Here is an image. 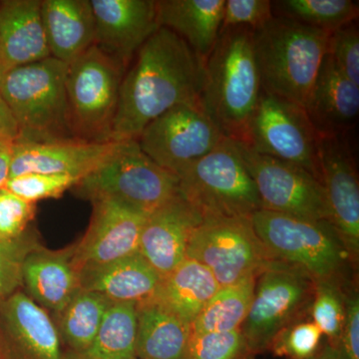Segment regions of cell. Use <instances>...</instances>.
I'll return each instance as SVG.
<instances>
[{
  "mask_svg": "<svg viewBox=\"0 0 359 359\" xmlns=\"http://www.w3.org/2000/svg\"><path fill=\"white\" fill-rule=\"evenodd\" d=\"M80 289L104 295L113 304H140L154 295L161 276L140 254L80 269Z\"/></svg>",
  "mask_w": 359,
  "mask_h": 359,
  "instance_id": "cb8c5ba5",
  "label": "cell"
},
{
  "mask_svg": "<svg viewBox=\"0 0 359 359\" xmlns=\"http://www.w3.org/2000/svg\"><path fill=\"white\" fill-rule=\"evenodd\" d=\"M219 287L207 266L186 257L171 273L161 278L150 299L187 325H192Z\"/></svg>",
  "mask_w": 359,
  "mask_h": 359,
  "instance_id": "484cf974",
  "label": "cell"
},
{
  "mask_svg": "<svg viewBox=\"0 0 359 359\" xmlns=\"http://www.w3.org/2000/svg\"><path fill=\"white\" fill-rule=\"evenodd\" d=\"M39 243L33 231L13 242L0 241V299L22 287V264L30 250Z\"/></svg>",
  "mask_w": 359,
  "mask_h": 359,
  "instance_id": "d590c367",
  "label": "cell"
},
{
  "mask_svg": "<svg viewBox=\"0 0 359 359\" xmlns=\"http://www.w3.org/2000/svg\"><path fill=\"white\" fill-rule=\"evenodd\" d=\"M269 0H226L222 30L231 27H249L255 30L273 18Z\"/></svg>",
  "mask_w": 359,
  "mask_h": 359,
  "instance_id": "f35d334b",
  "label": "cell"
},
{
  "mask_svg": "<svg viewBox=\"0 0 359 359\" xmlns=\"http://www.w3.org/2000/svg\"><path fill=\"white\" fill-rule=\"evenodd\" d=\"M72 189L82 199L110 198L149 215L179 195V179L131 140L121 142L109 159Z\"/></svg>",
  "mask_w": 359,
  "mask_h": 359,
  "instance_id": "8992f818",
  "label": "cell"
},
{
  "mask_svg": "<svg viewBox=\"0 0 359 359\" xmlns=\"http://www.w3.org/2000/svg\"><path fill=\"white\" fill-rule=\"evenodd\" d=\"M41 18L51 57L69 65L95 45L90 0H41Z\"/></svg>",
  "mask_w": 359,
  "mask_h": 359,
  "instance_id": "603a6c76",
  "label": "cell"
},
{
  "mask_svg": "<svg viewBox=\"0 0 359 359\" xmlns=\"http://www.w3.org/2000/svg\"><path fill=\"white\" fill-rule=\"evenodd\" d=\"M179 194L204 217L250 218L262 210L256 184L230 139L178 176Z\"/></svg>",
  "mask_w": 359,
  "mask_h": 359,
  "instance_id": "52a82bcc",
  "label": "cell"
},
{
  "mask_svg": "<svg viewBox=\"0 0 359 359\" xmlns=\"http://www.w3.org/2000/svg\"><path fill=\"white\" fill-rule=\"evenodd\" d=\"M121 142H91L77 138L13 142L11 177L25 174L68 175L81 180L103 165Z\"/></svg>",
  "mask_w": 359,
  "mask_h": 359,
  "instance_id": "e0dca14e",
  "label": "cell"
},
{
  "mask_svg": "<svg viewBox=\"0 0 359 359\" xmlns=\"http://www.w3.org/2000/svg\"><path fill=\"white\" fill-rule=\"evenodd\" d=\"M41 0L0 1V60L8 71L50 57Z\"/></svg>",
  "mask_w": 359,
  "mask_h": 359,
  "instance_id": "7402d4cb",
  "label": "cell"
},
{
  "mask_svg": "<svg viewBox=\"0 0 359 359\" xmlns=\"http://www.w3.org/2000/svg\"><path fill=\"white\" fill-rule=\"evenodd\" d=\"M309 359H340L337 347L330 346L328 342L321 344L316 353Z\"/></svg>",
  "mask_w": 359,
  "mask_h": 359,
  "instance_id": "7bdbcfd3",
  "label": "cell"
},
{
  "mask_svg": "<svg viewBox=\"0 0 359 359\" xmlns=\"http://www.w3.org/2000/svg\"><path fill=\"white\" fill-rule=\"evenodd\" d=\"M124 74L95 45L68 65L65 88L73 138L111 142Z\"/></svg>",
  "mask_w": 359,
  "mask_h": 359,
  "instance_id": "ba28073f",
  "label": "cell"
},
{
  "mask_svg": "<svg viewBox=\"0 0 359 359\" xmlns=\"http://www.w3.org/2000/svg\"><path fill=\"white\" fill-rule=\"evenodd\" d=\"M187 257L207 266L221 287L259 276L276 262L245 217H204Z\"/></svg>",
  "mask_w": 359,
  "mask_h": 359,
  "instance_id": "9c48e42d",
  "label": "cell"
},
{
  "mask_svg": "<svg viewBox=\"0 0 359 359\" xmlns=\"http://www.w3.org/2000/svg\"><path fill=\"white\" fill-rule=\"evenodd\" d=\"M79 181L68 175L25 174L9 178L4 188L26 202L36 204L41 200L58 199Z\"/></svg>",
  "mask_w": 359,
  "mask_h": 359,
  "instance_id": "836d02e7",
  "label": "cell"
},
{
  "mask_svg": "<svg viewBox=\"0 0 359 359\" xmlns=\"http://www.w3.org/2000/svg\"><path fill=\"white\" fill-rule=\"evenodd\" d=\"M20 137V128L13 113L0 95V141L16 140Z\"/></svg>",
  "mask_w": 359,
  "mask_h": 359,
  "instance_id": "60d3db41",
  "label": "cell"
},
{
  "mask_svg": "<svg viewBox=\"0 0 359 359\" xmlns=\"http://www.w3.org/2000/svg\"><path fill=\"white\" fill-rule=\"evenodd\" d=\"M137 359H186L191 325L152 299L137 304Z\"/></svg>",
  "mask_w": 359,
  "mask_h": 359,
  "instance_id": "4316f807",
  "label": "cell"
},
{
  "mask_svg": "<svg viewBox=\"0 0 359 359\" xmlns=\"http://www.w3.org/2000/svg\"><path fill=\"white\" fill-rule=\"evenodd\" d=\"M93 205L88 229L72 245L77 271L102 266L138 254L147 214L121 201L102 198Z\"/></svg>",
  "mask_w": 359,
  "mask_h": 359,
  "instance_id": "9a60e30c",
  "label": "cell"
},
{
  "mask_svg": "<svg viewBox=\"0 0 359 359\" xmlns=\"http://www.w3.org/2000/svg\"><path fill=\"white\" fill-rule=\"evenodd\" d=\"M0 359H4V351H2L1 335H0Z\"/></svg>",
  "mask_w": 359,
  "mask_h": 359,
  "instance_id": "f6af8a7d",
  "label": "cell"
},
{
  "mask_svg": "<svg viewBox=\"0 0 359 359\" xmlns=\"http://www.w3.org/2000/svg\"><path fill=\"white\" fill-rule=\"evenodd\" d=\"M224 139L200 103H187L151 122L136 141L158 166L178 177Z\"/></svg>",
  "mask_w": 359,
  "mask_h": 359,
  "instance_id": "4fadbf2b",
  "label": "cell"
},
{
  "mask_svg": "<svg viewBox=\"0 0 359 359\" xmlns=\"http://www.w3.org/2000/svg\"><path fill=\"white\" fill-rule=\"evenodd\" d=\"M242 330L191 334L186 359H256Z\"/></svg>",
  "mask_w": 359,
  "mask_h": 359,
  "instance_id": "d6a6232c",
  "label": "cell"
},
{
  "mask_svg": "<svg viewBox=\"0 0 359 359\" xmlns=\"http://www.w3.org/2000/svg\"><path fill=\"white\" fill-rule=\"evenodd\" d=\"M346 292V320L337 351L340 359H359V295L354 285L344 287Z\"/></svg>",
  "mask_w": 359,
  "mask_h": 359,
  "instance_id": "ab89813d",
  "label": "cell"
},
{
  "mask_svg": "<svg viewBox=\"0 0 359 359\" xmlns=\"http://www.w3.org/2000/svg\"><path fill=\"white\" fill-rule=\"evenodd\" d=\"M243 143L257 153L304 168L321 182L318 134L297 104L262 91Z\"/></svg>",
  "mask_w": 359,
  "mask_h": 359,
  "instance_id": "7c38bea8",
  "label": "cell"
},
{
  "mask_svg": "<svg viewBox=\"0 0 359 359\" xmlns=\"http://www.w3.org/2000/svg\"><path fill=\"white\" fill-rule=\"evenodd\" d=\"M226 0H157L160 27L181 37L201 57L207 59L218 39Z\"/></svg>",
  "mask_w": 359,
  "mask_h": 359,
  "instance_id": "d4e9b609",
  "label": "cell"
},
{
  "mask_svg": "<svg viewBox=\"0 0 359 359\" xmlns=\"http://www.w3.org/2000/svg\"><path fill=\"white\" fill-rule=\"evenodd\" d=\"M316 156L330 212L328 222L355 266L359 256L358 175L346 134L318 135Z\"/></svg>",
  "mask_w": 359,
  "mask_h": 359,
  "instance_id": "5bb4252c",
  "label": "cell"
},
{
  "mask_svg": "<svg viewBox=\"0 0 359 359\" xmlns=\"http://www.w3.org/2000/svg\"><path fill=\"white\" fill-rule=\"evenodd\" d=\"M346 285L316 283L313 304L309 309L311 320L320 328L321 334L327 337L328 344L334 347L339 344L346 320Z\"/></svg>",
  "mask_w": 359,
  "mask_h": 359,
  "instance_id": "1f68e13d",
  "label": "cell"
},
{
  "mask_svg": "<svg viewBox=\"0 0 359 359\" xmlns=\"http://www.w3.org/2000/svg\"><path fill=\"white\" fill-rule=\"evenodd\" d=\"M273 16H282L302 25L330 33L356 21L358 1L351 0H280L271 1Z\"/></svg>",
  "mask_w": 359,
  "mask_h": 359,
  "instance_id": "4dcf8cb0",
  "label": "cell"
},
{
  "mask_svg": "<svg viewBox=\"0 0 359 359\" xmlns=\"http://www.w3.org/2000/svg\"><path fill=\"white\" fill-rule=\"evenodd\" d=\"M0 335L8 339L16 359H63L53 318L23 290L0 299Z\"/></svg>",
  "mask_w": 359,
  "mask_h": 359,
  "instance_id": "d6986e66",
  "label": "cell"
},
{
  "mask_svg": "<svg viewBox=\"0 0 359 359\" xmlns=\"http://www.w3.org/2000/svg\"><path fill=\"white\" fill-rule=\"evenodd\" d=\"M67 68L68 65L50 56L4 73L0 95L18 123V139L51 141L73 138L66 99Z\"/></svg>",
  "mask_w": 359,
  "mask_h": 359,
  "instance_id": "5b68a950",
  "label": "cell"
},
{
  "mask_svg": "<svg viewBox=\"0 0 359 359\" xmlns=\"http://www.w3.org/2000/svg\"><path fill=\"white\" fill-rule=\"evenodd\" d=\"M250 219L257 237L276 261L301 269L314 283H348L346 269L353 263L330 222L264 209Z\"/></svg>",
  "mask_w": 359,
  "mask_h": 359,
  "instance_id": "277c9868",
  "label": "cell"
},
{
  "mask_svg": "<svg viewBox=\"0 0 359 359\" xmlns=\"http://www.w3.org/2000/svg\"><path fill=\"white\" fill-rule=\"evenodd\" d=\"M95 46L126 72L135 54L160 28L157 0H90Z\"/></svg>",
  "mask_w": 359,
  "mask_h": 359,
  "instance_id": "2e32d148",
  "label": "cell"
},
{
  "mask_svg": "<svg viewBox=\"0 0 359 359\" xmlns=\"http://www.w3.org/2000/svg\"><path fill=\"white\" fill-rule=\"evenodd\" d=\"M231 143L256 184L262 209L328 222L327 197L320 180L304 168L257 153L243 142Z\"/></svg>",
  "mask_w": 359,
  "mask_h": 359,
  "instance_id": "8fae6325",
  "label": "cell"
},
{
  "mask_svg": "<svg viewBox=\"0 0 359 359\" xmlns=\"http://www.w3.org/2000/svg\"><path fill=\"white\" fill-rule=\"evenodd\" d=\"M316 283L301 269L276 261L257 276L250 311L241 330L257 355L269 351L285 328L304 320Z\"/></svg>",
  "mask_w": 359,
  "mask_h": 359,
  "instance_id": "30bf717a",
  "label": "cell"
},
{
  "mask_svg": "<svg viewBox=\"0 0 359 359\" xmlns=\"http://www.w3.org/2000/svg\"><path fill=\"white\" fill-rule=\"evenodd\" d=\"M22 287L48 313L57 316L79 292V275L72 259V245L60 250L36 245L22 264Z\"/></svg>",
  "mask_w": 359,
  "mask_h": 359,
  "instance_id": "44dd1931",
  "label": "cell"
},
{
  "mask_svg": "<svg viewBox=\"0 0 359 359\" xmlns=\"http://www.w3.org/2000/svg\"><path fill=\"white\" fill-rule=\"evenodd\" d=\"M113 302L104 295L80 290L61 313L54 316L61 341L68 351H83L102 325Z\"/></svg>",
  "mask_w": 359,
  "mask_h": 359,
  "instance_id": "f1b7e54d",
  "label": "cell"
},
{
  "mask_svg": "<svg viewBox=\"0 0 359 359\" xmlns=\"http://www.w3.org/2000/svg\"><path fill=\"white\" fill-rule=\"evenodd\" d=\"M14 140L0 141V190L11 178V163Z\"/></svg>",
  "mask_w": 359,
  "mask_h": 359,
  "instance_id": "b9f144b4",
  "label": "cell"
},
{
  "mask_svg": "<svg viewBox=\"0 0 359 359\" xmlns=\"http://www.w3.org/2000/svg\"><path fill=\"white\" fill-rule=\"evenodd\" d=\"M330 36V32L282 16H273L255 29L262 90L304 107L327 55Z\"/></svg>",
  "mask_w": 359,
  "mask_h": 359,
  "instance_id": "3957f363",
  "label": "cell"
},
{
  "mask_svg": "<svg viewBox=\"0 0 359 359\" xmlns=\"http://www.w3.org/2000/svg\"><path fill=\"white\" fill-rule=\"evenodd\" d=\"M202 221V215L179 194L148 215L139 254L161 278L167 276L186 259L191 237Z\"/></svg>",
  "mask_w": 359,
  "mask_h": 359,
  "instance_id": "ac0fdd59",
  "label": "cell"
},
{
  "mask_svg": "<svg viewBox=\"0 0 359 359\" xmlns=\"http://www.w3.org/2000/svg\"><path fill=\"white\" fill-rule=\"evenodd\" d=\"M327 53L342 73L359 86V30L356 21L330 33Z\"/></svg>",
  "mask_w": 359,
  "mask_h": 359,
  "instance_id": "74e56055",
  "label": "cell"
},
{
  "mask_svg": "<svg viewBox=\"0 0 359 359\" xmlns=\"http://www.w3.org/2000/svg\"><path fill=\"white\" fill-rule=\"evenodd\" d=\"M205 59L176 33L160 27L123 76L111 142L137 140L151 122L187 103H200Z\"/></svg>",
  "mask_w": 359,
  "mask_h": 359,
  "instance_id": "6da1fadb",
  "label": "cell"
},
{
  "mask_svg": "<svg viewBox=\"0 0 359 359\" xmlns=\"http://www.w3.org/2000/svg\"><path fill=\"white\" fill-rule=\"evenodd\" d=\"M304 108L318 135H346L355 125L359 86L342 73L328 53Z\"/></svg>",
  "mask_w": 359,
  "mask_h": 359,
  "instance_id": "ffe728a7",
  "label": "cell"
},
{
  "mask_svg": "<svg viewBox=\"0 0 359 359\" xmlns=\"http://www.w3.org/2000/svg\"><path fill=\"white\" fill-rule=\"evenodd\" d=\"M36 204L26 202L6 188L0 190V241L13 242L28 233Z\"/></svg>",
  "mask_w": 359,
  "mask_h": 359,
  "instance_id": "8d00e7d4",
  "label": "cell"
},
{
  "mask_svg": "<svg viewBox=\"0 0 359 359\" xmlns=\"http://www.w3.org/2000/svg\"><path fill=\"white\" fill-rule=\"evenodd\" d=\"M252 33L249 27L222 30L205 59L200 105L231 141L245 142L263 91Z\"/></svg>",
  "mask_w": 359,
  "mask_h": 359,
  "instance_id": "7a4b0ae2",
  "label": "cell"
},
{
  "mask_svg": "<svg viewBox=\"0 0 359 359\" xmlns=\"http://www.w3.org/2000/svg\"><path fill=\"white\" fill-rule=\"evenodd\" d=\"M323 334L313 320H299L285 328L269 351L278 358L309 359L321 344Z\"/></svg>",
  "mask_w": 359,
  "mask_h": 359,
  "instance_id": "e575fe53",
  "label": "cell"
},
{
  "mask_svg": "<svg viewBox=\"0 0 359 359\" xmlns=\"http://www.w3.org/2000/svg\"><path fill=\"white\" fill-rule=\"evenodd\" d=\"M137 304H113L86 348L65 351L63 359H137Z\"/></svg>",
  "mask_w": 359,
  "mask_h": 359,
  "instance_id": "83f0119b",
  "label": "cell"
},
{
  "mask_svg": "<svg viewBox=\"0 0 359 359\" xmlns=\"http://www.w3.org/2000/svg\"><path fill=\"white\" fill-rule=\"evenodd\" d=\"M6 71L4 69V65H2L1 60H0V83H1L2 78L4 76V73H6Z\"/></svg>",
  "mask_w": 359,
  "mask_h": 359,
  "instance_id": "ee69618b",
  "label": "cell"
},
{
  "mask_svg": "<svg viewBox=\"0 0 359 359\" xmlns=\"http://www.w3.org/2000/svg\"><path fill=\"white\" fill-rule=\"evenodd\" d=\"M257 276L219 287L208 302L192 325L193 334L229 332L240 330L254 297Z\"/></svg>",
  "mask_w": 359,
  "mask_h": 359,
  "instance_id": "f546056e",
  "label": "cell"
}]
</instances>
